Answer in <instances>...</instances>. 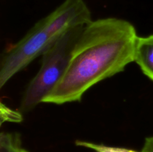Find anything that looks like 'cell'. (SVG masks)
Returning a JSON list of instances; mask_svg holds the SVG:
<instances>
[{
    "label": "cell",
    "mask_w": 153,
    "mask_h": 152,
    "mask_svg": "<svg viewBox=\"0 0 153 152\" xmlns=\"http://www.w3.org/2000/svg\"><path fill=\"white\" fill-rule=\"evenodd\" d=\"M143 152H153V136L145 139L142 150Z\"/></svg>",
    "instance_id": "9c48e42d"
},
{
    "label": "cell",
    "mask_w": 153,
    "mask_h": 152,
    "mask_svg": "<svg viewBox=\"0 0 153 152\" xmlns=\"http://www.w3.org/2000/svg\"><path fill=\"white\" fill-rule=\"evenodd\" d=\"M55 40L46 31L41 19L36 22L22 39L3 55L0 63V88L35 58L42 56Z\"/></svg>",
    "instance_id": "3957f363"
},
{
    "label": "cell",
    "mask_w": 153,
    "mask_h": 152,
    "mask_svg": "<svg viewBox=\"0 0 153 152\" xmlns=\"http://www.w3.org/2000/svg\"><path fill=\"white\" fill-rule=\"evenodd\" d=\"M41 21L48 34L56 39L69 30L86 26L93 20L84 0H65Z\"/></svg>",
    "instance_id": "277c9868"
},
{
    "label": "cell",
    "mask_w": 153,
    "mask_h": 152,
    "mask_svg": "<svg viewBox=\"0 0 153 152\" xmlns=\"http://www.w3.org/2000/svg\"><path fill=\"white\" fill-rule=\"evenodd\" d=\"M0 152H28L22 145L20 135L15 132H1Z\"/></svg>",
    "instance_id": "8992f818"
},
{
    "label": "cell",
    "mask_w": 153,
    "mask_h": 152,
    "mask_svg": "<svg viewBox=\"0 0 153 152\" xmlns=\"http://www.w3.org/2000/svg\"><path fill=\"white\" fill-rule=\"evenodd\" d=\"M75 144H76V145L79 146V147L91 149V150L94 151L95 152H143V151H137L133 150V149L105 145L104 144H97V143L84 141V140H76Z\"/></svg>",
    "instance_id": "52a82bcc"
},
{
    "label": "cell",
    "mask_w": 153,
    "mask_h": 152,
    "mask_svg": "<svg viewBox=\"0 0 153 152\" xmlns=\"http://www.w3.org/2000/svg\"><path fill=\"white\" fill-rule=\"evenodd\" d=\"M134 62L143 74L153 80V34L138 37L135 46Z\"/></svg>",
    "instance_id": "5b68a950"
},
{
    "label": "cell",
    "mask_w": 153,
    "mask_h": 152,
    "mask_svg": "<svg viewBox=\"0 0 153 152\" xmlns=\"http://www.w3.org/2000/svg\"><path fill=\"white\" fill-rule=\"evenodd\" d=\"M137 38L134 25L125 19L108 17L90 22L75 45L65 74L43 103L80 101L92 86L134 62Z\"/></svg>",
    "instance_id": "6da1fadb"
},
{
    "label": "cell",
    "mask_w": 153,
    "mask_h": 152,
    "mask_svg": "<svg viewBox=\"0 0 153 152\" xmlns=\"http://www.w3.org/2000/svg\"><path fill=\"white\" fill-rule=\"evenodd\" d=\"M22 119L23 118L21 112L11 110L3 104V103H1V124L4 122H20Z\"/></svg>",
    "instance_id": "ba28073f"
},
{
    "label": "cell",
    "mask_w": 153,
    "mask_h": 152,
    "mask_svg": "<svg viewBox=\"0 0 153 152\" xmlns=\"http://www.w3.org/2000/svg\"><path fill=\"white\" fill-rule=\"evenodd\" d=\"M85 26L73 28L57 37L42 55L41 65L26 86L19 112L34 110L57 86L64 75L74 46Z\"/></svg>",
    "instance_id": "7a4b0ae2"
}]
</instances>
